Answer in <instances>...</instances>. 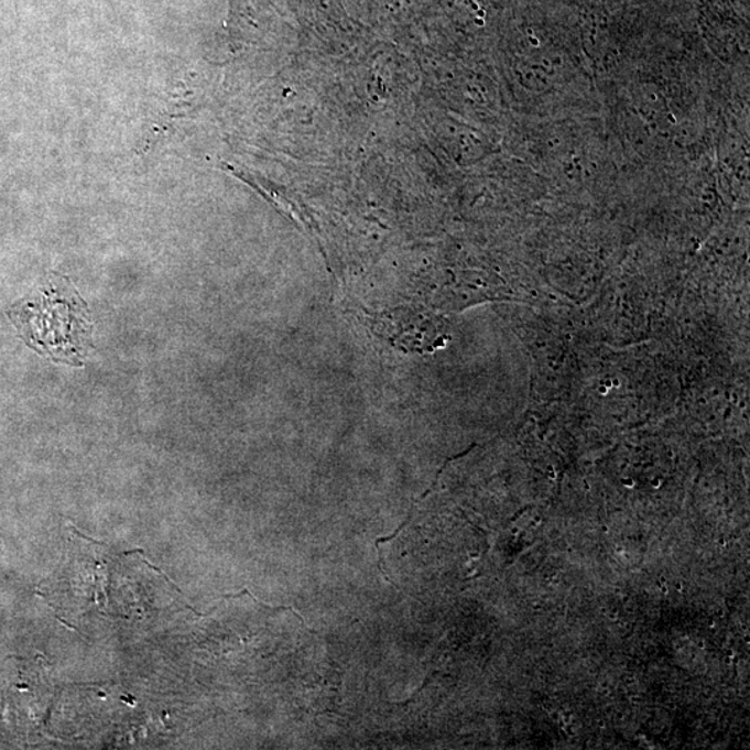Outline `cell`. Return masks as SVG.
Here are the masks:
<instances>
[{"label":"cell","instance_id":"1","mask_svg":"<svg viewBox=\"0 0 750 750\" xmlns=\"http://www.w3.org/2000/svg\"><path fill=\"white\" fill-rule=\"evenodd\" d=\"M9 316L26 344L52 360L81 366L94 348L87 303L63 276L18 303Z\"/></svg>","mask_w":750,"mask_h":750},{"label":"cell","instance_id":"2","mask_svg":"<svg viewBox=\"0 0 750 750\" xmlns=\"http://www.w3.org/2000/svg\"><path fill=\"white\" fill-rule=\"evenodd\" d=\"M411 520H412V518H409L406 521H404V523L402 525H399L398 530L393 531V534L391 536H385V539L376 540V547H377V551H379V568H380V572L382 573V576L385 577L387 581H390L392 585H395V587H398V585L395 583H393L390 577L387 576L384 568H382V553L380 551V544H381V542H390L392 540H395L396 536L399 535V533H401V531L404 529V526H406L409 524V521H411Z\"/></svg>","mask_w":750,"mask_h":750}]
</instances>
